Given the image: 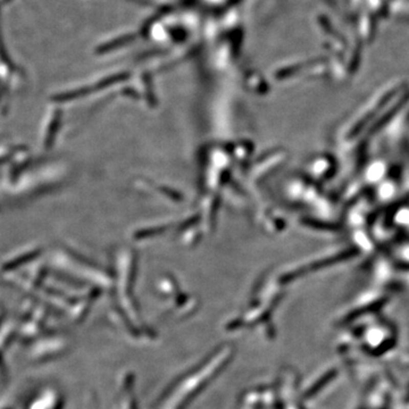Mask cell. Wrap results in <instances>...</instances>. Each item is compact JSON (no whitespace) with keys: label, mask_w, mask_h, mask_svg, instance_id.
<instances>
[{"label":"cell","mask_w":409,"mask_h":409,"mask_svg":"<svg viewBox=\"0 0 409 409\" xmlns=\"http://www.w3.org/2000/svg\"><path fill=\"white\" fill-rule=\"evenodd\" d=\"M132 39H133L132 35H126V37H123V38H120V39H116V40H114V41H111V42H108V43H106V44L102 46L101 48H99V51H101V53H105V51H108V50H111V49H114V48L120 47L121 44H124V43H126V42H130V41H131Z\"/></svg>","instance_id":"cell-1"}]
</instances>
